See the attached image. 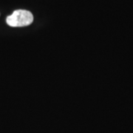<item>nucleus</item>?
Wrapping results in <instances>:
<instances>
[{"mask_svg": "<svg viewBox=\"0 0 133 133\" xmlns=\"http://www.w3.org/2000/svg\"><path fill=\"white\" fill-rule=\"evenodd\" d=\"M33 22V14L25 10H16L6 19V22L10 27H25L31 24Z\"/></svg>", "mask_w": 133, "mask_h": 133, "instance_id": "nucleus-1", "label": "nucleus"}]
</instances>
